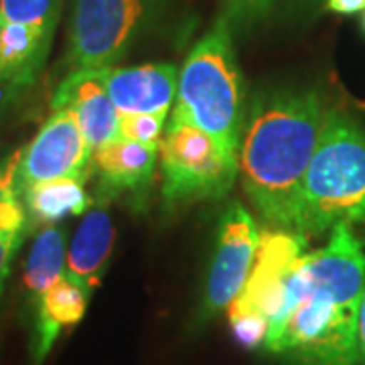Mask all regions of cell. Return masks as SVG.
Segmentation results:
<instances>
[{
    "mask_svg": "<svg viewBox=\"0 0 365 365\" xmlns=\"http://www.w3.org/2000/svg\"><path fill=\"white\" fill-rule=\"evenodd\" d=\"M365 250L353 225L331 230L325 248L304 252L282 284L264 349L300 365H359Z\"/></svg>",
    "mask_w": 365,
    "mask_h": 365,
    "instance_id": "cell-1",
    "label": "cell"
},
{
    "mask_svg": "<svg viewBox=\"0 0 365 365\" xmlns=\"http://www.w3.org/2000/svg\"><path fill=\"white\" fill-rule=\"evenodd\" d=\"M327 114L314 91L264 93L250 110L242 128L237 175L250 201L272 227H299L302 182Z\"/></svg>",
    "mask_w": 365,
    "mask_h": 365,
    "instance_id": "cell-2",
    "label": "cell"
},
{
    "mask_svg": "<svg viewBox=\"0 0 365 365\" xmlns=\"http://www.w3.org/2000/svg\"><path fill=\"white\" fill-rule=\"evenodd\" d=\"M339 223H365V130L329 112L302 182L297 232L325 234Z\"/></svg>",
    "mask_w": 365,
    "mask_h": 365,
    "instance_id": "cell-3",
    "label": "cell"
},
{
    "mask_svg": "<svg viewBox=\"0 0 365 365\" xmlns=\"http://www.w3.org/2000/svg\"><path fill=\"white\" fill-rule=\"evenodd\" d=\"M234 33L225 21L199 39L187 55L177 81L173 116L211 134L237 158L242 140V76L235 59Z\"/></svg>",
    "mask_w": 365,
    "mask_h": 365,
    "instance_id": "cell-4",
    "label": "cell"
},
{
    "mask_svg": "<svg viewBox=\"0 0 365 365\" xmlns=\"http://www.w3.org/2000/svg\"><path fill=\"white\" fill-rule=\"evenodd\" d=\"M163 197L167 205L220 199L237 179V158L211 134L181 118H170L158 146Z\"/></svg>",
    "mask_w": 365,
    "mask_h": 365,
    "instance_id": "cell-5",
    "label": "cell"
},
{
    "mask_svg": "<svg viewBox=\"0 0 365 365\" xmlns=\"http://www.w3.org/2000/svg\"><path fill=\"white\" fill-rule=\"evenodd\" d=\"M155 11L157 0H76L66 55L69 73L116 66Z\"/></svg>",
    "mask_w": 365,
    "mask_h": 365,
    "instance_id": "cell-6",
    "label": "cell"
},
{
    "mask_svg": "<svg viewBox=\"0 0 365 365\" xmlns=\"http://www.w3.org/2000/svg\"><path fill=\"white\" fill-rule=\"evenodd\" d=\"M91 148L71 110H53L35 138L19 157V195L35 182L51 179H88Z\"/></svg>",
    "mask_w": 365,
    "mask_h": 365,
    "instance_id": "cell-7",
    "label": "cell"
},
{
    "mask_svg": "<svg viewBox=\"0 0 365 365\" xmlns=\"http://www.w3.org/2000/svg\"><path fill=\"white\" fill-rule=\"evenodd\" d=\"M260 232L248 209L240 203H232L225 209L217 230L215 254L205 284V297L201 302V317L211 319L232 304V300L244 288L256 250Z\"/></svg>",
    "mask_w": 365,
    "mask_h": 365,
    "instance_id": "cell-8",
    "label": "cell"
},
{
    "mask_svg": "<svg viewBox=\"0 0 365 365\" xmlns=\"http://www.w3.org/2000/svg\"><path fill=\"white\" fill-rule=\"evenodd\" d=\"M304 250L307 235L278 227L262 232L248 280L227 311L256 313L270 321L288 272Z\"/></svg>",
    "mask_w": 365,
    "mask_h": 365,
    "instance_id": "cell-9",
    "label": "cell"
},
{
    "mask_svg": "<svg viewBox=\"0 0 365 365\" xmlns=\"http://www.w3.org/2000/svg\"><path fill=\"white\" fill-rule=\"evenodd\" d=\"M108 69H83L67 73L51 102L53 110L67 108L73 112L91 153L120 138V112L106 90Z\"/></svg>",
    "mask_w": 365,
    "mask_h": 365,
    "instance_id": "cell-10",
    "label": "cell"
},
{
    "mask_svg": "<svg viewBox=\"0 0 365 365\" xmlns=\"http://www.w3.org/2000/svg\"><path fill=\"white\" fill-rule=\"evenodd\" d=\"M179 71L170 63H146L134 67H110L106 90L120 112L167 116L177 98Z\"/></svg>",
    "mask_w": 365,
    "mask_h": 365,
    "instance_id": "cell-11",
    "label": "cell"
},
{
    "mask_svg": "<svg viewBox=\"0 0 365 365\" xmlns=\"http://www.w3.org/2000/svg\"><path fill=\"white\" fill-rule=\"evenodd\" d=\"M157 160V146L116 138L91 153V170L98 175L104 195H118L148 187Z\"/></svg>",
    "mask_w": 365,
    "mask_h": 365,
    "instance_id": "cell-12",
    "label": "cell"
},
{
    "mask_svg": "<svg viewBox=\"0 0 365 365\" xmlns=\"http://www.w3.org/2000/svg\"><path fill=\"white\" fill-rule=\"evenodd\" d=\"M114 248V223L106 207H91L81 220L66 254V276L93 292L100 287Z\"/></svg>",
    "mask_w": 365,
    "mask_h": 365,
    "instance_id": "cell-13",
    "label": "cell"
},
{
    "mask_svg": "<svg viewBox=\"0 0 365 365\" xmlns=\"http://www.w3.org/2000/svg\"><path fill=\"white\" fill-rule=\"evenodd\" d=\"M91 292L78 282L61 276L37 302L33 321L31 365H43L57 337L67 327L78 325L83 319Z\"/></svg>",
    "mask_w": 365,
    "mask_h": 365,
    "instance_id": "cell-14",
    "label": "cell"
},
{
    "mask_svg": "<svg viewBox=\"0 0 365 365\" xmlns=\"http://www.w3.org/2000/svg\"><path fill=\"white\" fill-rule=\"evenodd\" d=\"M51 45L33 29L0 19V86L13 91L33 86Z\"/></svg>",
    "mask_w": 365,
    "mask_h": 365,
    "instance_id": "cell-15",
    "label": "cell"
},
{
    "mask_svg": "<svg viewBox=\"0 0 365 365\" xmlns=\"http://www.w3.org/2000/svg\"><path fill=\"white\" fill-rule=\"evenodd\" d=\"M26 215L35 223L61 222L86 213L91 201L86 193V179H51L35 182L21 193Z\"/></svg>",
    "mask_w": 365,
    "mask_h": 365,
    "instance_id": "cell-16",
    "label": "cell"
},
{
    "mask_svg": "<svg viewBox=\"0 0 365 365\" xmlns=\"http://www.w3.org/2000/svg\"><path fill=\"white\" fill-rule=\"evenodd\" d=\"M66 232L61 227L47 225L35 237L23 276L26 302L31 304V309H35L41 297L61 276H66Z\"/></svg>",
    "mask_w": 365,
    "mask_h": 365,
    "instance_id": "cell-17",
    "label": "cell"
},
{
    "mask_svg": "<svg viewBox=\"0 0 365 365\" xmlns=\"http://www.w3.org/2000/svg\"><path fill=\"white\" fill-rule=\"evenodd\" d=\"M61 13V0H0V19L29 26L53 43Z\"/></svg>",
    "mask_w": 365,
    "mask_h": 365,
    "instance_id": "cell-18",
    "label": "cell"
},
{
    "mask_svg": "<svg viewBox=\"0 0 365 365\" xmlns=\"http://www.w3.org/2000/svg\"><path fill=\"white\" fill-rule=\"evenodd\" d=\"M19 157L21 153L0 163V234H25L26 211L16 189Z\"/></svg>",
    "mask_w": 365,
    "mask_h": 365,
    "instance_id": "cell-19",
    "label": "cell"
},
{
    "mask_svg": "<svg viewBox=\"0 0 365 365\" xmlns=\"http://www.w3.org/2000/svg\"><path fill=\"white\" fill-rule=\"evenodd\" d=\"M276 4L278 0H222V11L217 19L225 21L234 35H240L260 25L272 13Z\"/></svg>",
    "mask_w": 365,
    "mask_h": 365,
    "instance_id": "cell-20",
    "label": "cell"
},
{
    "mask_svg": "<svg viewBox=\"0 0 365 365\" xmlns=\"http://www.w3.org/2000/svg\"><path fill=\"white\" fill-rule=\"evenodd\" d=\"M167 116L163 114H128L120 116V138L134 143L160 146L165 136Z\"/></svg>",
    "mask_w": 365,
    "mask_h": 365,
    "instance_id": "cell-21",
    "label": "cell"
},
{
    "mask_svg": "<svg viewBox=\"0 0 365 365\" xmlns=\"http://www.w3.org/2000/svg\"><path fill=\"white\" fill-rule=\"evenodd\" d=\"M21 242H23V234H0V300L11 274L14 254L21 248Z\"/></svg>",
    "mask_w": 365,
    "mask_h": 365,
    "instance_id": "cell-22",
    "label": "cell"
},
{
    "mask_svg": "<svg viewBox=\"0 0 365 365\" xmlns=\"http://www.w3.org/2000/svg\"><path fill=\"white\" fill-rule=\"evenodd\" d=\"M327 9L337 14L365 13V0H327Z\"/></svg>",
    "mask_w": 365,
    "mask_h": 365,
    "instance_id": "cell-23",
    "label": "cell"
},
{
    "mask_svg": "<svg viewBox=\"0 0 365 365\" xmlns=\"http://www.w3.org/2000/svg\"><path fill=\"white\" fill-rule=\"evenodd\" d=\"M359 345H361V353L365 357V292L364 300H361V309H359Z\"/></svg>",
    "mask_w": 365,
    "mask_h": 365,
    "instance_id": "cell-24",
    "label": "cell"
},
{
    "mask_svg": "<svg viewBox=\"0 0 365 365\" xmlns=\"http://www.w3.org/2000/svg\"><path fill=\"white\" fill-rule=\"evenodd\" d=\"M361 26H364V31H365V13H364V23H361Z\"/></svg>",
    "mask_w": 365,
    "mask_h": 365,
    "instance_id": "cell-25",
    "label": "cell"
}]
</instances>
